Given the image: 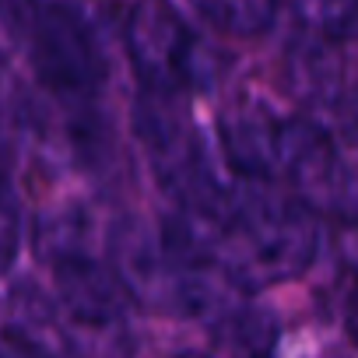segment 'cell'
Instances as JSON below:
<instances>
[{
    "instance_id": "ba28073f",
    "label": "cell",
    "mask_w": 358,
    "mask_h": 358,
    "mask_svg": "<svg viewBox=\"0 0 358 358\" xmlns=\"http://www.w3.org/2000/svg\"><path fill=\"white\" fill-rule=\"evenodd\" d=\"M281 323L264 306H229L208 341L204 358H274Z\"/></svg>"
},
{
    "instance_id": "52a82bcc",
    "label": "cell",
    "mask_w": 358,
    "mask_h": 358,
    "mask_svg": "<svg viewBox=\"0 0 358 358\" xmlns=\"http://www.w3.org/2000/svg\"><path fill=\"white\" fill-rule=\"evenodd\" d=\"M281 127L285 116L257 99H236L218 116L222 155L246 183H274L281 162Z\"/></svg>"
},
{
    "instance_id": "7a4b0ae2",
    "label": "cell",
    "mask_w": 358,
    "mask_h": 358,
    "mask_svg": "<svg viewBox=\"0 0 358 358\" xmlns=\"http://www.w3.org/2000/svg\"><path fill=\"white\" fill-rule=\"evenodd\" d=\"M106 253L127 299L155 313H225V299L236 295V288L172 222L155 229L141 218H120L106 236Z\"/></svg>"
},
{
    "instance_id": "30bf717a",
    "label": "cell",
    "mask_w": 358,
    "mask_h": 358,
    "mask_svg": "<svg viewBox=\"0 0 358 358\" xmlns=\"http://www.w3.org/2000/svg\"><path fill=\"white\" fill-rule=\"evenodd\" d=\"M22 239H25L22 201L11 187V179L0 172V278L15 267V260L22 253Z\"/></svg>"
},
{
    "instance_id": "5bb4252c",
    "label": "cell",
    "mask_w": 358,
    "mask_h": 358,
    "mask_svg": "<svg viewBox=\"0 0 358 358\" xmlns=\"http://www.w3.org/2000/svg\"><path fill=\"white\" fill-rule=\"evenodd\" d=\"M172 358H204V355H194V351H179V355H172Z\"/></svg>"
},
{
    "instance_id": "3957f363",
    "label": "cell",
    "mask_w": 358,
    "mask_h": 358,
    "mask_svg": "<svg viewBox=\"0 0 358 358\" xmlns=\"http://www.w3.org/2000/svg\"><path fill=\"white\" fill-rule=\"evenodd\" d=\"M134 134L148 155L151 176L176 204L179 218H211L229 187L218 183L197 127L179 109L176 95L141 92L134 102Z\"/></svg>"
},
{
    "instance_id": "4fadbf2b",
    "label": "cell",
    "mask_w": 358,
    "mask_h": 358,
    "mask_svg": "<svg viewBox=\"0 0 358 358\" xmlns=\"http://www.w3.org/2000/svg\"><path fill=\"white\" fill-rule=\"evenodd\" d=\"M0 358H39V355L29 351L25 344L11 341V337H0Z\"/></svg>"
},
{
    "instance_id": "8992f818",
    "label": "cell",
    "mask_w": 358,
    "mask_h": 358,
    "mask_svg": "<svg viewBox=\"0 0 358 358\" xmlns=\"http://www.w3.org/2000/svg\"><path fill=\"white\" fill-rule=\"evenodd\" d=\"M46 267L53 271V306L67 327L71 348H74V330L106 334L123 323L127 292L113 278L109 264H102L92 250L60 257Z\"/></svg>"
},
{
    "instance_id": "8fae6325",
    "label": "cell",
    "mask_w": 358,
    "mask_h": 358,
    "mask_svg": "<svg viewBox=\"0 0 358 358\" xmlns=\"http://www.w3.org/2000/svg\"><path fill=\"white\" fill-rule=\"evenodd\" d=\"M313 29H316V39H327V43L358 39V0H316Z\"/></svg>"
},
{
    "instance_id": "6da1fadb",
    "label": "cell",
    "mask_w": 358,
    "mask_h": 358,
    "mask_svg": "<svg viewBox=\"0 0 358 358\" xmlns=\"http://www.w3.org/2000/svg\"><path fill=\"white\" fill-rule=\"evenodd\" d=\"M236 292H260L309 271L320 246L313 208L299 197L246 183L225 190L211 218H169Z\"/></svg>"
},
{
    "instance_id": "7c38bea8",
    "label": "cell",
    "mask_w": 358,
    "mask_h": 358,
    "mask_svg": "<svg viewBox=\"0 0 358 358\" xmlns=\"http://www.w3.org/2000/svg\"><path fill=\"white\" fill-rule=\"evenodd\" d=\"M330 106H334V116H337L341 134L351 144H358V71L341 78V88H337V95H334Z\"/></svg>"
},
{
    "instance_id": "9c48e42d",
    "label": "cell",
    "mask_w": 358,
    "mask_h": 358,
    "mask_svg": "<svg viewBox=\"0 0 358 358\" xmlns=\"http://www.w3.org/2000/svg\"><path fill=\"white\" fill-rule=\"evenodd\" d=\"M194 11L225 36L253 39L274 25L278 0H190Z\"/></svg>"
},
{
    "instance_id": "5b68a950",
    "label": "cell",
    "mask_w": 358,
    "mask_h": 358,
    "mask_svg": "<svg viewBox=\"0 0 358 358\" xmlns=\"http://www.w3.org/2000/svg\"><path fill=\"white\" fill-rule=\"evenodd\" d=\"M25 43L39 81L71 109H92L102 85V57L88 25L64 4H43Z\"/></svg>"
},
{
    "instance_id": "277c9868",
    "label": "cell",
    "mask_w": 358,
    "mask_h": 358,
    "mask_svg": "<svg viewBox=\"0 0 358 358\" xmlns=\"http://www.w3.org/2000/svg\"><path fill=\"white\" fill-rule=\"evenodd\" d=\"M127 53L148 92H204L218 81V53L183 22L169 0H137L127 15Z\"/></svg>"
}]
</instances>
